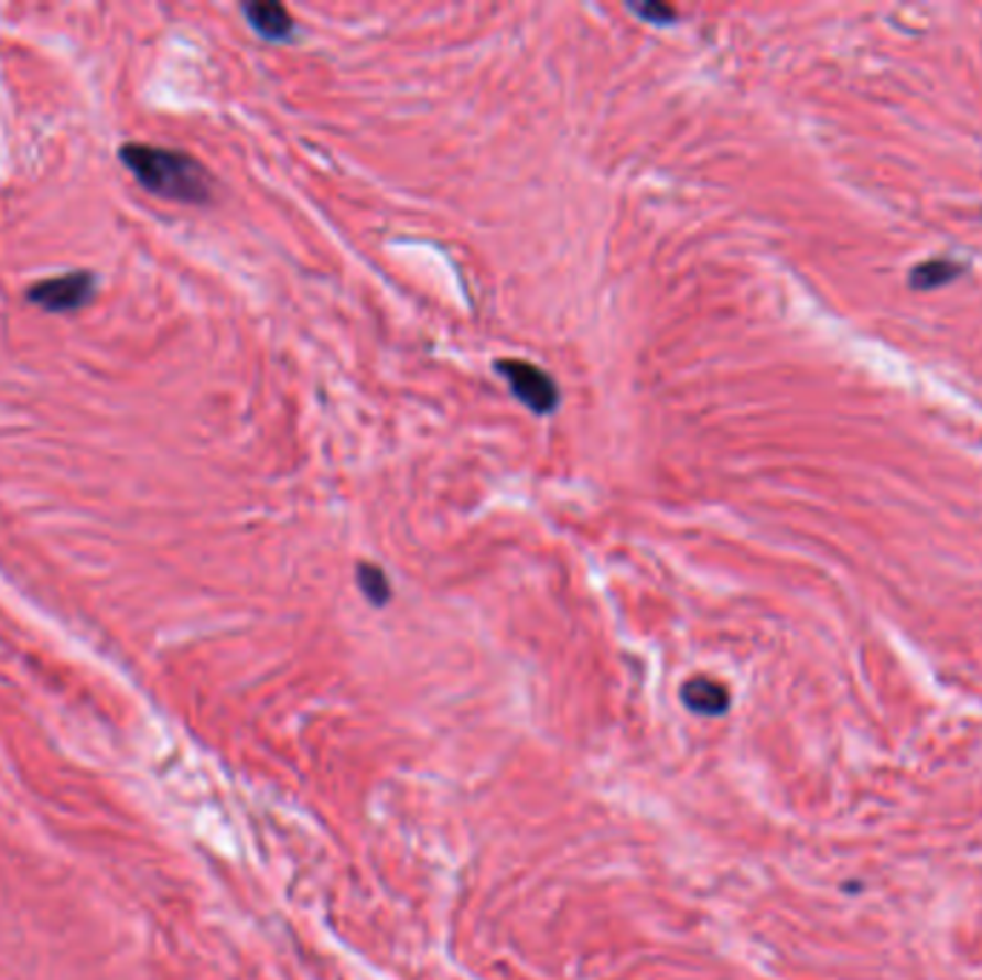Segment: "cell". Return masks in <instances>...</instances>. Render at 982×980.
Masks as SVG:
<instances>
[{"mask_svg": "<svg viewBox=\"0 0 982 980\" xmlns=\"http://www.w3.org/2000/svg\"><path fill=\"white\" fill-rule=\"evenodd\" d=\"M629 12L635 18H640L644 23H652V26H670L672 21H678V9L670 3H661V0H644V3H629Z\"/></svg>", "mask_w": 982, "mask_h": 980, "instance_id": "cell-8", "label": "cell"}, {"mask_svg": "<svg viewBox=\"0 0 982 980\" xmlns=\"http://www.w3.org/2000/svg\"><path fill=\"white\" fill-rule=\"evenodd\" d=\"M121 161L144 191L170 202L204 205L213 196V176L202 161L182 150L153 144H125Z\"/></svg>", "mask_w": 982, "mask_h": 980, "instance_id": "cell-1", "label": "cell"}, {"mask_svg": "<svg viewBox=\"0 0 982 980\" xmlns=\"http://www.w3.org/2000/svg\"><path fill=\"white\" fill-rule=\"evenodd\" d=\"M495 371L509 383L511 397L524 402L531 414H552L561 402V388L549 371L526 359H497Z\"/></svg>", "mask_w": 982, "mask_h": 980, "instance_id": "cell-2", "label": "cell"}, {"mask_svg": "<svg viewBox=\"0 0 982 980\" xmlns=\"http://www.w3.org/2000/svg\"><path fill=\"white\" fill-rule=\"evenodd\" d=\"M965 273L960 262H953L948 257H934L919 262L917 268H910V288H919V291H934V288H942L953 279H960Z\"/></svg>", "mask_w": 982, "mask_h": 980, "instance_id": "cell-6", "label": "cell"}, {"mask_svg": "<svg viewBox=\"0 0 982 980\" xmlns=\"http://www.w3.org/2000/svg\"><path fill=\"white\" fill-rule=\"evenodd\" d=\"M95 297V277L93 273H66V277L44 279L30 288V302L52 314H64V311H78L89 305Z\"/></svg>", "mask_w": 982, "mask_h": 980, "instance_id": "cell-3", "label": "cell"}, {"mask_svg": "<svg viewBox=\"0 0 982 980\" xmlns=\"http://www.w3.org/2000/svg\"><path fill=\"white\" fill-rule=\"evenodd\" d=\"M241 15L248 21L250 30L256 32L265 41H273V44H282V41H291L296 23H293L291 9L282 7V3H273V0H253V3H245L241 7Z\"/></svg>", "mask_w": 982, "mask_h": 980, "instance_id": "cell-4", "label": "cell"}, {"mask_svg": "<svg viewBox=\"0 0 982 980\" xmlns=\"http://www.w3.org/2000/svg\"><path fill=\"white\" fill-rule=\"evenodd\" d=\"M681 702L692 713H701V717H721L730 708V690L721 681L699 676V679H690L681 688Z\"/></svg>", "mask_w": 982, "mask_h": 980, "instance_id": "cell-5", "label": "cell"}, {"mask_svg": "<svg viewBox=\"0 0 982 980\" xmlns=\"http://www.w3.org/2000/svg\"><path fill=\"white\" fill-rule=\"evenodd\" d=\"M357 581H359V590L368 601H371L374 607H386L388 601H391V581H388L386 570L377 567V563H368L363 561L357 567Z\"/></svg>", "mask_w": 982, "mask_h": 980, "instance_id": "cell-7", "label": "cell"}]
</instances>
